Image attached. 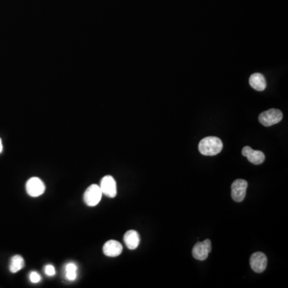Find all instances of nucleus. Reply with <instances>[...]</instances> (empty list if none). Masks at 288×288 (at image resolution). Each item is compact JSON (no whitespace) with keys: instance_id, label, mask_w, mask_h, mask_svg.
Wrapping results in <instances>:
<instances>
[{"instance_id":"obj_14","label":"nucleus","mask_w":288,"mask_h":288,"mask_svg":"<svg viewBox=\"0 0 288 288\" xmlns=\"http://www.w3.org/2000/svg\"><path fill=\"white\" fill-rule=\"evenodd\" d=\"M66 277L70 281H74L77 277V266L74 263H67L65 267Z\"/></svg>"},{"instance_id":"obj_13","label":"nucleus","mask_w":288,"mask_h":288,"mask_svg":"<svg viewBox=\"0 0 288 288\" xmlns=\"http://www.w3.org/2000/svg\"><path fill=\"white\" fill-rule=\"evenodd\" d=\"M24 264H25L24 259L21 255H17L13 256L11 259L10 267H9L10 272L11 273H16V272H19L24 267Z\"/></svg>"},{"instance_id":"obj_10","label":"nucleus","mask_w":288,"mask_h":288,"mask_svg":"<svg viewBox=\"0 0 288 288\" xmlns=\"http://www.w3.org/2000/svg\"><path fill=\"white\" fill-rule=\"evenodd\" d=\"M102 251L105 255L108 257H117L123 251V246L116 240H108L102 247Z\"/></svg>"},{"instance_id":"obj_11","label":"nucleus","mask_w":288,"mask_h":288,"mask_svg":"<svg viewBox=\"0 0 288 288\" xmlns=\"http://www.w3.org/2000/svg\"><path fill=\"white\" fill-rule=\"evenodd\" d=\"M249 84L253 89L258 92H263L267 88L265 77L260 73L252 74L249 79Z\"/></svg>"},{"instance_id":"obj_16","label":"nucleus","mask_w":288,"mask_h":288,"mask_svg":"<svg viewBox=\"0 0 288 288\" xmlns=\"http://www.w3.org/2000/svg\"><path fill=\"white\" fill-rule=\"evenodd\" d=\"M45 273H46L47 276H54L55 275V269H54V266L47 265L45 267Z\"/></svg>"},{"instance_id":"obj_8","label":"nucleus","mask_w":288,"mask_h":288,"mask_svg":"<svg viewBox=\"0 0 288 288\" xmlns=\"http://www.w3.org/2000/svg\"><path fill=\"white\" fill-rule=\"evenodd\" d=\"M251 269L256 273H262L265 271L267 266V258L265 254L260 251L254 253L250 258Z\"/></svg>"},{"instance_id":"obj_2","label":"nucleus","mask_w":288,"mask_h":288,"mask_svg":"<svg viewBox=\"0 0 288 288\" xmlns=\"http://www.w3.org/2000/svg\"><path fill=\"white\" fill-rule=\"evenodd\" d=\"M283 119L282 111L278 109H270L263 111L259 116V123L265 127H271L280 123Z\"/></svg>"},{"instance_id":"obj_5","label":"nucleus","mask_w":288,"mask_h":288,"mask_svg":"<svg viewBox=\"0 0 288 288\" xmlns=\"http://www.w3.org/2000/svg\"><path fill=\"white\" fill-rule=\"evenodd\" d=\"M211 251V242L210 240H206L203 242H197L192 249V255L198 260H205L208 257Z\"/></svg>"},{"instance_id":"obj_3","label":"nucleus","mask_w":288,"mask_h":288,"mask_svg":"<svg viewBox=\"0 0 288 288\" xmlns=\"http://www.w3.org/2000/svg\"><path fill=\"white\" fill-rule=\"evenodd\" d=\"M102 196V191L99 186L96 184H92L84 193V202L89 207H95L100 202Z\"/></svg>"},{"instance_id":"obj_7","label":"nucleus","mask_w":288,"mask_h":288,"mask_svg":"<svg viewBox=\"0 0 288 288\" xmlns=\"http://www.w3.org/2000/svg\"><path fill=\"white\" fill-rule=\"evenodd\" d=\"M247 186L248 184L244 180H237L233 182L232 185V199L237 203L242 202L246 196Z\"/></svg>"},{"instance_id":"obj_4","label":"nucleus","mask_w":288,"mask_h":288,"mask_svg":"<svg viewBox=\"0 0 288 288\" xmlns=\"http://www.w3.org/2000/svg\"><path fill=\"white\" fill-rule=\"evenodd\" d=\"M26 190L30 196L38 197L44 194L46 187L40 178L32 177L27 182Z\"/></svg>"},{"instance_id":"obj_12","label":"nucleus","mask_w":288,"mask_h":288,"mask_svg":"<svg viewBox=\"0 0 288 288\" xmlns=\"http://www.w3.org/2000/svg\"><path fill=\"white\" fill-rule=\"evenodd\" d=\"M126 246H128L130 250H135L138 247L140 244V239L139 233L134 230H131L126 232L123 237Z\"/></svg>"},{"instance_id":"obj_15","label":"nucleus","mask_w":288,"mask_h":288,"mask_svg":"<svg viewBox=\"0 0 288 288\" xmlns=\"http://www.w3.org/2000/svg\"><path fill=\"white\" fill-rule=\"evenodd\" d=\"M30 280L33 284H38L41 280V276L38 272H32V273L30 274Z\"/></svg>"},{"instance_id":"obj_17","label":"nucleus","mask_w":288,"mask_h":288,"mask_svg":"<svg viewBox=\"0 0 288 288\" xmlns=\"http://www.w3.org/2000/svg\"><path fill=\"white\" fill-rule=\"evenodd\" d=\"M2 140L0 139V153L2 152Z\"/></svg>"},{"instance_id":"obj_1","label":"nucleus","mask_w":288,"mask_h":288,"mask_svg":"<svg viewBox=\"0 0 288 288\" xmlns=\"http://www.w3.org/2000/svg\"><path fill=\"white\" fill-rule=\"evenodd\" d=\"M223 142L215 136H208L203 139L198 144V150L203 155L214 156L221 152Z\"/></svg>"},{"instance_id":"obj_6","label":"nucleus","mask_w":288,"mask_h":288,"mask_svg":"<svg viewBox=\"0 0 288 288\" xmlns=\"http://www.w3.org/2000/svg\"><path fill=\"white\" fill-rule=\"evenodd\" d=\"M99 188L102 191V194H105L109 198H115L117 194V185L112 176H106L102 178Z\"/></svg>"},{"instance_id":"obj_9","label":"nucleus","mask_w":288,"mask_h":288,"mask_svg":"<svg viewBox=\"0 0 288 288\" xmlns=\"http://www.w3.org/2000/svg\"><path fill=\"white\" fill-rule=\"evenodd\" d=\"M242 155L246 157L249 162L255 165H259L265 160V155L260 150H253L250 146H246L242 148Z\"/></svg>"}]
</instances>
